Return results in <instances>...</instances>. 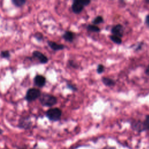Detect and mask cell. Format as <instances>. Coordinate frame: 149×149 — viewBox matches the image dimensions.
<instances>
[{
	"label": "cell",
	"mask_w": 149,
	"mask_h": 149,
	"mask_svg": "<svg viewBox=\"0 0 149 149\" xmlns=\"http://www.w3.org/2000/svg\"><path fill=\"white\" fill-rule=\"evenodd\" d=\"M31 125H32V123L30 117L25 116V117H22L20 119L19 121L18 126L21 129H28L31 127Z\"/></svg>",
	"instance_id": "cell-5"
},
{
	"label": "cell",
	"mask_w": 149,
	"mask_h": 149,
	"mask_svg": "<svg viewBox=\"0 0 149 149\" xmlns=\"http://www.w3.org/2000/svg\"><path fill=\"white\" fill-rule=\"evenodd\" d=\"M145 2H146V3H149V0H146Z\"/></svg>",
	"instance_id": "cell-29"
},
{
	"label": "cell",
	"mask_w": 149,
	"mask_h": 149,
	"mask_svg": "<svg viewBox=\"0 0 149 149\" xmlns=\"http://www.w3.org/2000/svg\"><path fill=\"white\" fill-rule=\"evenodd\" d=\"M39 100L42 106L47 107H52L56 104L58 102L57 98L55 96L47 93H42Z\"/></svg>",
	"instance_id": "cell-1"
},
{
	"label": "cell",
	"mask_w": 149,
	"mask_h": 149,
	"mask_svg": "<svg viewBox=\"0 0 149 149\" xmlns=\"http://www.w3.org/2000/svg\"><path fill=\"white\" fill-rule=\"evenodd\" d=\"M132 128L138 132H141L143 131H144L143 125V122H141L140 120H134L131 123Z\"/></svg>",
	"instance_id": "cell-11"
},
{
	"label": "cell",
	"mask_w": 149,
	"mask_h": 149,
	"mask_svg": "<svg viewBox=\"0 0 149 149\" xmlns=\"http://www.w3.org/2000/svg\"><path fill=\"white\" fill-rule=\"evenodd\" d=\"M33 82L35 86L41 88L44 87L46 84V78L42 75L37 74L34 78Z\"/></svg>",
	"instance_id": "cell-7"
},
{
	"label": "cell",
	"mask_w": 149,
	"mask_h": 149,
	"mask_svg": "<svg viewBox=\"0 0 149 149\" xmlns=\"http://www.w3.org/2000/svg\"><path fill=\"white\" fill-rule=\"evenodd\" d=\"M103 22H104V19H103L102 16H96L92 21V23H93V24H94V25H96V26L97 24H101Z\"/></svg>",
	"instance_id": "cell-16"
},
{
	"label": "cell",
	"mask_w": 149,
	"mask_h": 149,
	"mask_svg": "<svg viewBox=\"0 0 149 149\" xmlns=\"http://www.w3.org/2000/svg\"><path fill=\"white\" fill-rule=\"evenodd\" d=\"M62 110L58 108H51L45 112L47 118L51 121L56 122L61 119L62 116Z\"/></svg>",
	"instance_id": "cell-3"
},
{
	"label": "cell",
	"mask_w": 149,
	"mask_h": 149,
	"mask_svg": "<svg viewBox=\"0 0 149 149\" xmlns=\"http://www.w3.org/2000/svg\"><path fill=\"white\" fill-rule=\"evenodd\" d=\"M12 3L16 7H22L26 3L25 0H12Z\"/></svg>",
	"instance_id": "cell-15"
},
{
	"label": "cell",
	"mask_w": 149,
	"mask_h": 149,
	"mask_svg": "<svg viewBox=\"0 0 149 149\" xmlns=\"http://www.w3.org/2000/svg\"><path fill=\"white\" fill-rule=\"evenodd\" d=\"M143 128L144 130H149V115H147L143 122Z\"/></svg>",
	"instance_id": "cell-17"
},
{
	"label": "cell",
	"mask_w": 149,
	"mask_h": 149,
	"mask_svg": "<svg viewBox=\"0 0 149 149\" xmlns=\"http://www.w3.org/2000/svg\"><path fill=\"white\" fill-rule=\"evenodd\" d=\"M91 2L90 0H74L72 2L71 8L72 12L75 14L81 13L84 7L88 6Z\"/></svg>",
	"instance_id": "cell-2"
},
{
	"label": "cell",
	"mask_w": 149,
	"mask_h": 149,
	"mask_svg": "<svg viewBox=\"0 0 149 149\" xmlns=\"http://www.w3.org/2000/svg\"><path fill=\"white\" fill-rule=\"evenodd\" d=\"M2 132H3V131H2V130L0 128V134H1L2 133Z\"/></svg>",
	"instance_id": "cell-28"
},
{
	"label": "cell",
	"mask_w": 149,
	"mask_h": 149,
	"mask_svg": "<svg viewBox=\"0 0 149 149\" xmlns=\"http://www.w3.org/2000/svg\"><path fill=\"white\" fill-rule=\"evenodd\" d=\"M66 86H67L68 88L70 89V90H72V91H76L77 90V87H76L75 86H74L73 84H72L68 83L67 85H66Z\"/></svg>",
	"instance_id": "cell-22"
},
{
	"label": "cell",
	"mask_w": 149,
	"mask_h": 149,
	"mask_svg": "<svg viewBox=\"0 0 149 149\" xmlns=\"http://www.w3.org/2000/svg\"><path fill=\"white\" fill-rule=\"evenodd\" d=\"M102 83L107 86V87H112L115 86L116 82L114 80H113L112 79L109 78V77H103L102 78Z\"/></svg>",
	"instance_id": "cell-12"
},
{
	"label": "cell",
	"mask_w": 149,
	"mask_h": 149,
	"mask_svg": "<svg viewBox=\"0 0 149 149\" xmlns=\"http://www.w3.org/2000/svg\"><path fill=\"white\" fill-rule=\"evenodd\" d=\"M31 149H40V148H38V147H34L31 148Z\"/></svg>",
	"instance_id": "cell-27"
},
{
	"label": "cell",
	"mask_w": 149,
	"mask_h": 149,
	"mask_svg": "<svg viewBox=\"0 0 149 149\" xmlns=\"http://www.w3.org/2000/svg\"><path fill=\"white\" fill-rule=\"evenodd\" d=\"M142 45H143V42H140V43H139V44H138V45L137 46L136 48L135 49V50H136V51H139V50L141 49V48H142Z\"/></svg>",
	"instance_id": "cell-24"
},
{
	"label": "cell",
	"mask_w": 149,
	"mask_h": 149,
	"mask_svg": "<svg viewBox=\"0 0 149 149\" xmlns=\"http://www.w3.org/2000/svg\"><path fill=\"white\" fill-rule=\"evenodd\" d=\"M19 149H26L25 148H19Z\"/></svg>",
	"instance_id": "cell-30"
},
{
	"label": "cell",
	"mask_w": 149,
	"mask_h": 149,
	"mask_svg": "<svg viewBox=\"0 0 149 149\" xmlns=\"http://www.w3.org/2000/svg\"><path fill=\"white\" fill-rule=\"evenodd\" d=\"M34 38L38 41H41L42 40H43V35L40 32H37L35 33V34L34 35Z\"/></svg>",
	"instance_id": "cell-19"
},
{
	"label": "cell",
	"mask_w": 149,
	"mask_h": 149,
	"mask_svg": "<svg viewBox=\"0 0 149 149\" xmlns=\"http://www.w3.org/2000/svg\"><path fill=\"white\" fill-rule=\"evenodd\" d=\"M145 24L147 26V27H149V14L147 15L146 16V18H145Z\"/></svg>",
	"instance_id": "cell-23"
},
{
	"label": "cell",
	"mask_w": 149,
	"mask_h": 149,
	"mask_svg": "<svg viewBox=\"0 0 149 149\" xmlns=\"http://www.w3.org/2000/svg\"><path fill=\"white\" fill-rule=\"evenodd\" d=\"M62 37L66 41L69 42H72L75 38L76 34L71 31L67 30L65 31Z\"/></svg>",
	"instance_id": "cell-10"
},
{
	"label": "cell",
	"mask_w": 149,
	"mask_h": 149,
	"mask_svg": "<svg viewBox=\"0 0 149 149\" xmlns=\"http://www.w3.org/2000/svg\"><path fill=\"white\" fill-rule=\"evenodd\" d=\"M105 69V66L102 64H98L97 68V73L98 74H101L104 72Z\"/></svg>",
	"instance_id": "cell-20"
},
{
	"label": "cell",
	"mask_w": 149,
	"mask_h": 149,
	"mask_svg": "<svg viewBox=\"0 0 149 149\" xmlns=\"http://www.w3.org/2000/svg\"><path fill=\"white\" fill-rule=\"evenodd\" d=\"M68 63H69V65L71 67H72L73 68L76 69V68H78V65H77V63H76L73 60H69V62H68Z\"/></svg>",
	"instance_id": "cell-21"
},
{
	"label": "cell",
	"mask_w": 149,
	"mask_h": 149,
	"mask_svg": "<svg viewBox=\"0 0 149 149\" xmlns=\"http://www.w3.org/2000/svg\"><path fill=\"white\" fill-rule=\"evenodd\" d=\"M123 27L120 24H117L112 27L111 29V33L112 35L122 37L123 35Z\"/></svg>",
	"instance_id": "cell-8"
},
{
	"label": "cell",
	"mask_w": 149,
	"mask_h": 149,
	"mask_svg": "<svg viewBox=\"0 0 149 149\" xmlns=\"http://www.w3.org/2000/svg\"><path fill=\"white\" fill-rule=\"evenodd\" d=\"M47 44H48V46L53 51H55L62 50L65 48V45L62 44H59V43H57V42H56L55 41H48Z\"/></svg>",
	"instance_id": "cell-9"
},
{
	"label": "cell",
	"mask_w": 149,
	"mask_h": 149,
	"mask_svg": "<svg viewBox=\"0 0 149 149\" xmlns=\"http://www.w3.org/2000/svg\"><path fill=\"white\" fill-rule=\"evenodd\" d=\"M41 95V90L37 88L31 87L27 90L25 95V100L29 102H32L39 98Z\"/></svg>",
	"instance_id": "cell-4"
},
{
	"label": "cell",
	"mask_w": 149,
	"mask_h": 149,
	"mask_svg": "<svg viewBox=\"0 0 149 149\" xmlns=\"http://www.w3.org/2000/svg\"><path fill=\"white\" fill-rule=\"evenodd\" d=\"M32 56L33 58L37 59L40 63L45 64L48 62V58L47 56L39 51H34L32 53Z\"/></svg>",
	"instance_id": "cell-6"
},
{
	"label": "cell",
	"mask_w": 149,
	"mask_h": 149,
	"mask_svg": "<svg viewBox=\"0 0 149 149\" xmlns=\"http://www.w3.org/2000/svg\"><path fill=\"white\" fill-rule=\"evenodd\" d=\"M102 149H116L115 147H104Z\"/></svg>",
	"instance_id": "cell-26"
},
{
	"label": "cell",
	"mask_w": 149,
	"mask_h": 149,
	"mask_svg": "<svg viewBox=\"0 0 149 149\" xmlns=\"http://www.w3.org/2000/svg\"><path fill=\"white\" fill-rule=\"evenodd\" d=\"M86 29L88 31L94 32V33H98L101 30L97 26L92 24H90L87 25L86 27Z\"/></svg>",
	"instance_id": "cell-13"
},
{
	"label": "cell",
	"mask_w": 149,
	"mask_h": 149,
	"mask_svg": "<svg viewBox=\"0 0 149 149\" xmlns=\"http://www.w3.org/2000/svg\"><path fill=\"white\" fill-rule=\"evenodd\" d=\"M109 38L113 42H114L116 44H122V38L120 37H119L118 36H114V35L112 34V35L109 36Z\"/></svg>",
	"instance_id": "cell-14"
},
{
	"label": "cell",
	"mask_w": 149,
	"mask_h": 149,
	"mask_svg": "<svg viewBox=\"0 0 149 149\" xmlns=\"http://www.w3.org/2000/svg\"><path fill=\"white\" fill-rule=\"evenodd\" d=\"M145 74L147 76H149V64L147 66L146 70H145Z\"/></svg>",
	"instance_id": "cell-25"
},
{
	"label": "cell",
	"mask_w": 149,
	"mask_h": 149,
	"mask_svg": "<svg viewBox=\"0 0 149 149\" xmlns=\"http://www.w3.org/2000/svg\"><path fill=\"white\" fill-rule=\"evenodd\" d=\"M10 56V52L8 50H5V51H2L0 52V57L2 58H5V59H9Z\"/></svg>",
	"instance_id": "cell-18"
}]
</instances>
